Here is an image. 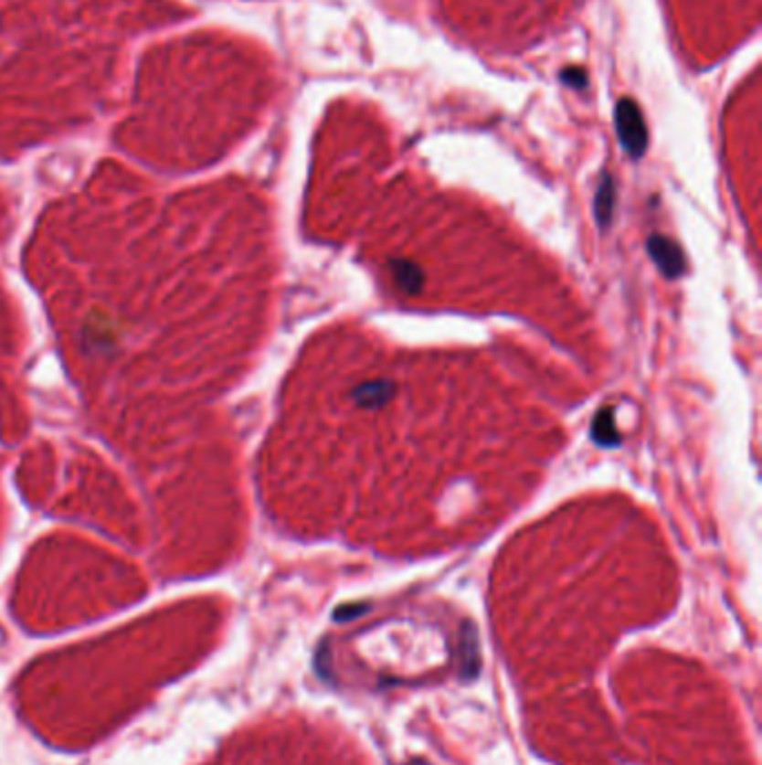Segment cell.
Segmentation results:
<instances>
[{
  "label": "cell",
  "instance_id": "cell-1",
  "mask_svg": "<svg viewBox=\"0 0 762 765\" xmlns=\"http://www.w3.org/2000/svg\"><path fill=\"white\" fill-rule=\"evenodd\" d=\"M615 119H618V134L621 146H624L629 154L640 157L646 150V143H649V134H646V126L644 119H641L640 108L635 106L630 99H624V101L618 103Z\"/></svg>",
  "mask_w": 762,
  "mask_h": 765
},
{
  "label": "cell",
  "instance_id": "cell-2",
  "mask_svg": "<svg viewBox=\"0 0 762 765\" xmlns=\"http://www.w3.org/2000/svg\"><path fill=\"white\" fill-rule=\"evenodd\" d=\"M649 251L666 276H680L684 271V255H682L680 249L671 239L661 238V235H653L649 239Z\"/></svg>",
  "mask_w": 762,
  "mask_h": 765
},
{
  "label": "cell",
  "instance_id": "cell-4",
  "mask_svg": "<svg viewBox=\"0 0 762 765\" xmlns=\"http://www.w3.org/2000/svg\"><path fill=\"white\" fill-rule=\"evenodd\" d=\"M396 282L403 289H407V292H416L420 284V278L409 264H398V267H396Z\"/></svg>",
  "mask_w": 762,
  "mask_h": 765
},
{
  "label": "cell",
  "instance_id": "cell-5",
  "mask_svg": "<svg viewBox=\"0 0 762 765\" xmlns=\"http://www.w3.org/2000/svg\"><path fill=\"white\" fill-rule=\"evenodd\" d=\"M595 437H598V441L601 443H615V437H618V434L610 430V419L606 417V414L598 419V425H595Z\"/></svg>",
  "mask_w": 762,
  "mask_h": 765
},
{
  "label": "cell",
  "instance_id": "cell-3",
  "mask_svg": "<svg viewBox=\"0 0 762 765\" xmlns=\"http://www.w3.org/2000/svg\"><path fill=\"white\" fill-rule=\"evenodd\" d=\"M613 182H610V177L606 175L604 177V184L599 186V193H598V218L601 222H609L610 218V211H613Z\"/></svg>",
  "mask_w": 762,
  "mask_h": 765
},
{
  "label": "cell",
  "instance_id": "cell-6",
  "mask_svg": "<svg viewBox=\"0 0 762 765\" xmlns=\"http://www.w3.org/2000/svg\"><path fill=\"white\" fill-rule=\"evenodd\" d=\"M564 81L575 85V88H584L586 77H584V72H581V69H568V72H564Z\"/></svg>",
  "mask_w": 762,
  "mask_h": 765
}]
</instances>
